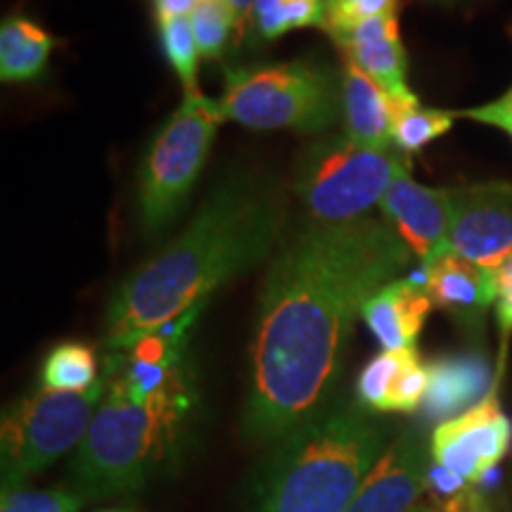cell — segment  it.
<instances>
[{"instance_id": "cell-15", "label": "cell", "mask_w": 512, "mask_h": 512, "mask_svg": "<svg viewBox=\"0 0 512 512\" xmlns=\"http://www.w3.org/2000/svg\"><path fill=\"white\" fill-rule=\"evenodd\" d=\"M432 309L422 275H415L382 285L363 304L361 318L382 349H413Z\"/></svg>"}, {"instance_id": "cell-22", "label": "cell", "mask_w": 512, "mask_h": 512, "mask_svg": "<svg viewBox=\"0 0 512 512\" xmlns=\"http://www.w3.org/2000/svg\"><path fill=\"white\" fill-rule=\"evenodd\" d=\"M325 24V0H254L252 34L259 41H275L297 29Z\"/></svg>"}, {"instance_id": "cell-30", "label": "cell", "mask_w": 512, "mask_h": 512, "mask_svg": "<svg viewBox=\"0 0 512 512\" xmlns=\"http://www.w3.org/2000/svg\"><path fill=\"white\" fill-rule=\"evenodd\" d=\"M230 8L235 12V27H238V38H235V48L240 46L245 38L252 34V8L254 0H228Z\"/></svg>"}, {"instance_id": "cell-23", "label": "cell", "mask_w": 512, "mask_h": 512, "mask_svg": "<svg viewBox=\"0 0 512 512\" xmlns=\"http://www.w3.org/2000/svg\"><path fill=\"white\" fill-rule=\"evenodd\" d=\"M157 34L162 43L166 62L171 64L183 95H202L197 86V69H200V48L192 34L190 17H157Z\"/></svg>"}, {"instance_id": "cell-20", "label": "cell", "mask_w": 512, "mask_h": 512, "mask_svg": "<svg viewBox=\"0 0 512 512\" xmlns=\"http://www.w3.org/2000/svg\"><path fill=\"white\" fill-rule=\"evenodd\" d=\"M392 145L403 155H415L432 140L446 136L456 121V112L437 110V107H422L415 95L392 100Z\"/></svg>"}, {"instance_id": "cell-3", "label": "cell", "mask_w": 512, "mask_h": 512, "mask_svg": "<svg viewBox=\"0 0 512 512\" xmlns=\"http://www.w3.org/2000/svg\"><path fill=\"white\" fill-rule=\"evenodd\" d=\"M105 384L72 463L76 491L86 501L131 494L174 467L200 411L192 358L157 392L133 394L107 377Z\"/></svg>"}, {"instance_id": "cell-21", "label": "cell", "mask_w": 512, "mask_h": 512, "mask_svg": "<svg viewBox=\"0 0 512 512\" xmlns=\"http://www.w3.org/2000/svg\"><path fill=\"white\" fill-rule=\"evenodd\" d=\"M95 349L83 342H62L48 351L41 366V389L88 392L100 382Z\"/></svg>"}, {"instance_id": "cell-12", "label": "cell", "mask_w": 512, "mask_h": 512, "mask_svg": "<svg viewBox=\"0 0 512 512\" xmlns=\"http://www.w3.org/2000/svg\"><path fill=\"white\" fill-rule=\"evenodd\" d=\"M427 451L413 432L401 434L370 470L347 512H411L430 486Z\"/></svg>"}, {"instance_id": "cell-25", "label": "cell", "mask_w": 512, "mask_h": 512, "mask_svg": "<svg viewBox=\"0 0 512 512\" xmlns=\"http://www.w3.org/2000/svg\"><path fill=\"white\" fill-rule=\"evenodd\" d=\"M83 498L79 491L62 489H27L19 486H3L0 494V512H79Z\"/></svg>"}, {"instance_id": "cell-27", "label": "cell", "mask_w": 512, "mask_h": 512, "mask_svg": "<svg viewBox=\"0 0 512 512\" xmlns=\"http://www.w3.org/2000/svg\"><path fill=\"white\" fill-rule=\"evenodd\" d=\"M456 117L477 121V124L494 126L498 131L508 133L512 138V86L501 95V98L486 102V105L470 107V110H460L456 112Z\"/></svg>"}, {"instance_id": "cell-4", "label": "cell", "mask_w": 512, "mask_h": 512, "mask_svg": "<svg viewBox=\"0 0 512 512\" xmlns=\"http://www.w3.org/2000/svg\"><path fill=\"white\" fill-rule=\"evenodd\" d=\"M384 427L361 403H337L275 441L252 512H347L382 458Z\"/></svg>"}, {"instance_id": "cell-14", "label": "cell", "mask_w": 512, "mask_h": 512, "mask_svg": "<svg viewBox=\"0 0 512 512\" xmlns=\"http://www.w3.org/2000/svg\"><path fill=\"white\" fill-rule=\"evenodd\" d=\"M339 53L354 60L389 98H408V55L399 34V17H375L332 38Z\"/></svg>"}, {"instance_id": "cell-11", "label": "cell", "mask_w": 512, "mask_h": 512, "mask_svg": "<svg viewBox=\"0 0 512 512\" xmlns=\"http://www.w3.org/2000/svg\"><path fill=\"white\" fill-rule=\"evenodd\" d=\"M384 221L406 242L422 264L451 252V207L448 190L420 185L415 178L401 174L380 202Z\"/></svg>"}, {"instance_id": "cell-31", "label": "cell", "mask_w": 512, "mask_h": 512, "mask_svg": "<svg viewBox=\"0 0 512 512\" xmlns=\"http://www.w3.org/2000/svg\"><path fill=\"white\" fill-rule=\"evenodd\" d=\"M157 17H190L200 0H152Z\"/></svg>"}, {"instance_id": "cell-8", "label": "cell", "mask_w": 512, "mask_h": 512, "mask_svg": "<svg viewBox=\"0 0 512 512\" xmlns=\"http://www.w3.org/2000/svg\"><path fill=\"white\" fill-rule=\"evenodd\" d=\"M105 387V377H100L88 392L38 389L12 403L0 425L3 486L27 484L36 472L79 448L105 396Z\"/></svg>"}, {"instance_id": "cell-24", "label": "cell", "mask_w": 512, "mask_h": 512, "mask_svg": "<svg viewBox=\"0 0 512 512\" xmlns=\"http://www.w3.org/2000/svg\"><path fill=\"white\" fill-rule=\"evenodd\" d=\"M190 27L204 60L216 62L226 55L228 48H235L238 27L228 0H200L190 15Z\"/></svg>"}, {"instance_id": "cell-5", "label": "cell", "mask_w": 512, "mask_h": 512, "mask_svg": "<svg viewBox=\"0 0 512 512\" xmlns=\"http://www.w3.org/2000/svg\"><path fill=\"white\" fill-rule=\"evenodd\" d=\"M219 110L254 131L318 133L344 114L342 79L309 60L228 67Z\"/></svg>"}, {"instance_id": "cell-33", "label": "cell", "mask_w": 512, "mask_h": 512, "mask_svg": "<svg viewBox=\"0 0 512 512\" xmlns=\"http://www.w3.org/2000/svg\"><path fill=\"white\" fill-rule=\"evenodd\" d=\"M411 512H430V510H427V508H413Z\"/></svg>"}, {"instance_id": "cell-17", "label": "cell", "mask_w": 512, "mask_h": 512, "mask_svg": "<svg viewBox=\"0 0 512 512\" xmlns=\"http://www.w3.org/2000/svg\"><path fill=\"white\" fill-rule=\"evenodd\" d=\"M430 384H427L422 413L427 420L444 422L477 406L498 382L491 380V366L479 354L444 356L427 363Z\"/></svg>"}, {"instance_id": "cell-16", "label": "cell", "mask_w": 512, "mask_h": 512, "mask_svg": "<svg viewBox=\"0 0 512 512\" xmlns=\"http://www.w3.org/2000/svg\"><path fill=\"white\" fill-rule=\"evenodd\" d=\"M422 283L432 306L456 318L477 320L496 304V271L448 252L432 264H422Z\"/></svg>"}, {"instance_id": "cell-26", "label": "cell", "mask_w": 512, "mask_h": 512, "mask_svg": "<svg viewBox=\"0 0 512 512\" xmlns=\"http://www.w3.org/2000/svg\"><path fill=\"white\" fill-rule=\"evenodd\" d=\"M401 0H325V24L330 38L375 17H399Z\"/></svg>"}, {"instance_id": "cell-7", "label": "cell", "mask_w": 512, "mask_h": 512, "mask_svg": "<svg viewBox=\"0 0 512 512\" xmlns=\"http://www.w3.org/2000/svg\"><path fill=\"white\" fill-rule=\"evenodd\" d=\"M411 157L396 147H363L347 136L328 138L306 152L297 171L299 200L313 223H351L366 219Z\"/></svg>"}, {"instance_id": "cell-13", "label": "cell", "mask_w": 512, "mask_h": 512, "mask_svg": "<svg viewBox=\"0 0 512 512\" xmlns=\"http://www.w3.org/2000/svg\"><path fill=\"white\" fill-rule=\"evenodd\" d=\"M427 384L430 370L418 349H382L358 375L356 396L366 411L415 413L425 401Z\"/></svg>"}, {"instance_id": "cell-1", "label": "cell", "mask_w": 512, "mask_h": 512, "mask_svg": "<svg viewBox=\"0 0 512 512\" xmlns=\"http://www.w3.org/2000/svg\"><path fill=\"white\" fill-rule=\"evenodd\" d=\"M413 252L387 221L313 223L275 254L261 287L245 432L275 444L328 406L363 304Z\"/></svg>"}, {"instance_id": "cell-6", "label": "cell", "mask_w": 512, "mask_h": 512, "mask_svg": "<svg viewBox=\"0 0 512 512\" xmlns=\"http://www.w3.org/2000/svg\"><path fill=\"white\" fill-rule=\"evenodd\" d=\"M223 124L219 100L183 95L181 107L147 145L138 174V221L155 235L181 214Z\"/></svg>"}, {"instance_id": "cell-19", "label": "cell", "mask_w": 512, "mask_h": 512, "mask_svg": "<svg viewBox=\"0 0 512 512\" xmlns=\"http://www.w3.org/2000/svg\"><path fill=\"white\" fill-rule=\"evenodd\" d=\"M55 38L27 15H8L0 24V79L29 83L46 74Z\"/></svg>"}, {"instance_id": "cell-28", "label": "cell", "mask_w": 512, "mask_h": 512, "mask_svg": "<svg viewBox=\"0 0 512 512\" xmlns=\"http://www.w3.org/2000/svg\"><path fill=\"white\" fill-rule=\"evenodd\" d=\"M496 318L501 330V356H505L512 337V256L496 268Z\"/></svg>"}, {"instance_id": "cell-29", "label": "cell", "mask_w": 512, "mask_h": 512, "mask_svg": "<svg viewBox=\"0 0 512 512\" xmlns=\"http://www.w3.org/2000/svg\"><path fill=\"white\" fill-rule=\"evenodd\" d=\"M430 512H491V505L482 494H479L475 486H467V489L458 491L456 496L446 498L439 508H434Z\"/></svg>"}, {"instance_id": "cell-2", "label": "cell", "mask_w": 512, "mask_h": 512, "mask_svg": "<svg viewBox=\"0 0 512 512\" xmlns=\"http://www.w3.org/2000/svg\"><path fill=\"white\" fill-rule=\"evenodd\" d=\"M283 226L278 192L249 181L223 183L174 242L114 290L102 344L124 351L200 309L230 278L266 259Z\"/></svg>"}, {"instance_id": "cell-32", "label": "cell", "mask_w": 512, "mask_h": 512, "mask_svg": "<svg viewBox=\"0 0 512 512\" xmlns=\"http://www.w3.org/2000/svg\"><path fill=\"white\" fill-rule=\"evenodd\" d=\"M102 512H133V510H124V508H114V510H102Z\"/></svg>"}, {"instance_id": "cell-10", "label": "cell", "mask_w": 512, "mask_h": 512, "mask_svg": "<svg viewBox=\"0 0 512 512\" xmlns=\"http://www.w3.org/2000/svg\"><path fill=\"white\" fill-rule=\"evenodd\" d=\"M451 252L496 271L512 256V183L448 190Z\"/></svg>"}, {"instance_id": "cell-9", "label": "cell", "mask_w": 512, "mask_h": 512, "mask_svg": "<svg viewBox=\"0 0 512 512\" xmlns=\"http://www.w3.org/2000/svg\"><path fill=\"white\" fill-rule=\"evenodd\" d=\"M512 444V425L496 387L470 411L439 422L432 432V463L467 484L482 482L496 470Z\"/></svg>"}, {"instance_id": "cell-18", "label": "cell", "mask_w": 512, "mask_h": 512, "mask_svg": "<svg viewBox=\"0 0 512 512\" xmlns=\"http://www.w3.org/2000/svg\"><path fill=\"white\" fill-rule=\"evenodd\" d=\"M344 136L363 147L384 150L392 145L394 105L380 83L370 79L354 60L342 55Z\"/></svg>"}]
</instances>
